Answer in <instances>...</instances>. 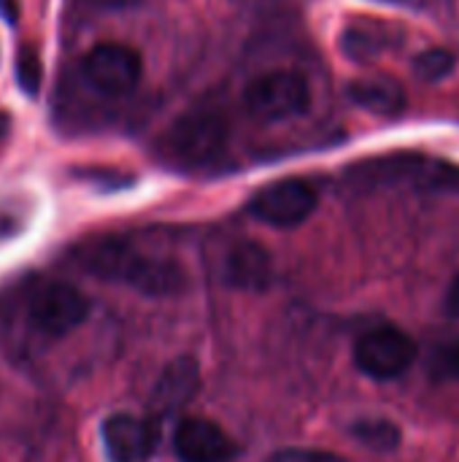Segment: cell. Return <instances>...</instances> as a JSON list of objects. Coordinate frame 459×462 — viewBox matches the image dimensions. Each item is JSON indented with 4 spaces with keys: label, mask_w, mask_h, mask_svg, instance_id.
<instances>
[{
    "label": "cell",
    "mask_w": 459,
    "mask_h": 462,
    "mask_svg": "<svg viewBox=\"0 0 459 462\" xmlns=\"http://www.w3.org/2000/svg\"><path fill=\"white\" fill-rule=\"evenodd\" d=\"M76 263L95 279L133 287L149 298H173L187 287V273L179 263L149 257L122 238H95L78 246Z\"/></svg>",
    "instance_id": "obj_1"
},
{
    "label": "cell",
    "mask_w": 459,
    "mask_h": 462,
    "mask_svg": "<svg viewBox=\"0 0 459 462\" xmlns=\"http://www.w3.org/2000/svg\"><path fill=\"white\" fill-rule=\"evenodd\" d=\"M230 141V122L216 108H192L162 133L160 154L179 168H206L216 162Z\"/></svg>",
    "instance_id": "obj_2"
},
{
    "label": "cell",
    "mask_w": 459,
    "mask_h": 462,
    "mask_svg": "<svg viewBox=\"0 0 459 462\" xmlns=\"http://www.w3.org/2000/svg\"><path fill=\"white\" fill-rule=\"evenodd\" d=\"M311 87L308 79L298 70H268L254 76L243 89V108L252 119L273 125L289 122L308 111Z\"/></svg>",
    "instance_id": "obj_3"
},
{
    "label": "cell",
    "mask_w": 459,
    "mask_h": 462,
    "mask_svg": "<svg viewBox=\"0 0 459 462\" xmlns=\"http://www.w3.org/2000/svg\"><path fill=\"white\" fill-rule=\"evenodd\" d=\"M81 76L106 97H127L143 79V60L127 43H97L81 57Z\"/></svg>",
    "instance_id": "obj_4"
},
{
    "label": "cell",
    "mask_w": 459,
    "mask_h": 462,
    "mask_svg": "<svg viewBox=\"0 0 459 462\" xmlns=\"http://www.w3.org/2000/svg\"><path fill=\"white\" fill-rule=\"evenodd\" d=\"M89 317V300L84 292L65 282H46L35 287L27 298L30 325L49 338H62L81 328Z\"/></svg>",
    "instance_id": "obj_5"
},
{
    "label": "cell",
    "mask_w": 459,
    "mask_h": 462,
    "mask_svg": "<svg viewBox=\"0 0 459 462\" xmlns=\"http://www.w3.org/2000/svg\"><path fill=\"white\" fill-rule=\"evenodd\" d=\"M417 355L419 352H417L414 338L398 328L368 330L354 346L357 368L376 382H390V379L403 376L414 365Z\"/></svg>",
    "instance_id": "obj_6"
},
{
    "label": "cell",
    "mask_w": 459,
    "mask_h": 462,
    "mask_svg": "<svg viewBox=\"0 0 459 462\" xmlns=\"http://www.w3.org/2000/svg\"><path fill=\"white\" fill-rule=\"evenodd\" d=\"M319 198L317 189L303 179H281L257 189L249 200V214L273 227H295L306 222Z\"/></svg>",
    "instance_id": "obj_7"
},
{
    "label": "cell",
    "mask_w": 459,
    "mask_h": 462,
    "mask_svg": "<svg viewBox=\"0 0 459 462\" xmlns=\"http://www.w3.org/2000/svg\"><path fill=\"white\" fill-rule=\"evenodd\" d=\"M154 422L130 414H114L103 422V447L111 462H143L157 449Z\"/></svg>",
    "instance_id": "obj_8"
},
{
    "label": "cell",
    "mask_w": 459,
    "mask_h": 462,
    "mask_svg": "<svg viewBox=\"0 0 459 462\" xmlns=\"http://www.w3.org/2000/svg\"><path fill=\"white\" fill-rule=\"evenodd\" d=\"M173 449L181 462H227L238 452L233 439L208 420H184L176 428Z\"/></svg>",
    "instance_id": "obj_9"
},
{
    "label": "cell",
    "mask_w": 459,
    "mask_h": 462,
    "mask_svg": "<svg viewBox=\"0 0 459 462\" xmlns=\"http://www.w3.org/2000/svg\"><path fill=\"white\" fill-rule=\"evenodd\" d=\"M197 390H200V365L195 357L181 355V357L170 360L165 365V371L160 374V379L151 390L149 406H151L154 417L162 420V417L181 411L195 398Z\"/></svg>",
    "instance_id": "obj_10"
},
{
    "label": "cell",
    "mask_w": 459,
    "mask_h": 462,
    "mask_svg": "<svg viewBox=\"0 0 459 462\" xmlns=\"http://www.w3.org/2000/svg\"><path fill=\"white\" fill-rule=\"evenodd\" d=\"M222 279L235 290H265L273 279L271 254L254 241H238L222 260Z\"/></svg>",
    "instance_id": "obj_11"
},
{
    "label": "cell",
    "mask_w": 459,
    "mask_h": 462,
    "mask_svg": "<svg viewBox=\"0 0 459 462\" xmlns=\"http://www.w3.org/2000/svg\"><path fill=\"white\" fill-rule=\"evenodd\" d=\"M349 95L357 106L373 111V114H400L406 108V92L392 79H363L349 87Z\"/></svg>",
    "instance_id": "obj_12"
},
{
    "label": "cell",
    "mask_w": 459,
    "mask_h": 462,
    "mask_svg": "<svg viewBox=\"0 0 459 462\" xmlns=\"http://www.w3.org/2000/svg\"><path fill=\"white\" fill-rule=\"evenodd\" d=\"M392 46L390 30L384 24H354L344 32V49L352 57H373Z\"/></svg>",
    "instance_id": "obj_13"
},
{
    "label": "cell",
    "mask_w": 459,
    "mask_h": 462,
    "mask_svg": "<svg viewBox=\"0 0 459 462\" xmlns=\"http://www.w3.org/2000/svg\"><path fill=\"white\" fill-rule=\"evenodd\" d=\"M352 433L373 452H392L400 444V430L390 420H363L352 428Z\"/></svg>",
    "instance_id": "obj_14"
},
{
    "label": "cell",
    "mask_w": 459,
    "mask_h": 462,
    "mask_svg": "<svg viewBox=\"0 0 459 462\" xmlns=\"http://www.w3.org/2000/svg\"><path fill=\"white\" fill-rule=\"evenodd\" d=\"M454 70V54L446 49H427L414 60V73L422 81H441Z\"/></svg>",
    "instance_id": "obj_15"
},
{
    "label": "cell",
    "mask_w": 459,
    "mask_h": 462,
    "mask_svg": "<svg viewBox=\"0 0 459 462\" xmlns=\"http://www.w3.org/2000/svg\"><path fill=\"white\" fill-rule=\"evenodd\" d=\"M427 374L433 382H459V341L433 349L427 360Z\"/></svg>",
    "instance_id": "obj_16"
},
{
    "label": "cell",
    "mask_w": 459,
    "mask_h": 462,
    "mask_svg": "<svg viewBox=\"0 0 459 462\" xmlns=\"http://www.w3.org/2000/svg\"><path fill=\"white\" fill-rule=\"evenodd\" d=\"M268 462H346L344 457L322 449H279L273 452Z\"/></svg>",
    "instance_id": "obj_17"
},
{
    "label": "cell",
    "mask_w": 459,
    "mask_h": 462,
    "mask_svg": "<svg viewBox=\"0 0 459 462\" xmlns=\"http://www.w3.org/2000/svg\"><path fill=\"white\" fill-rule=\"evenodd\" d=\"M16 70H19L22 89H27V92H35V87H38V76H41V68H38V57H35V51H30V49H22V51H19Z\"/></svg>",
    "instance_id": "obj_18"
},
{
    "label": "cell",
    "mask_w": 459,
    "mask_h": 462,
    "mask_svg": "<svg viewBox=\"0 0 459 462\" xmlns=\"http://www.w3.org/2000/svg\"><path fill=\"white\" fill-rule=\"evenodd\" d=\"M84 5L89 8H103V11H114V8H124V5H133L138 0H81Z\"/></svg>",
    "instance_id": "obj_19"
},
{
    "label": "cell",
    "mask_w": 459,
    "mask_h": 462,
    "mask_svg": "<svg viewBox=\"0 0 459 462\" xmlns=\"http://www.w3.org/2000/svg\"><path fill=\"white\" fill-rule=\"evenodd\" d=\"M446 309H449V314L452 317H457L459 319V276L452 282V287H449V295H446Z\"/></svg>",
    "instance_id": "obj_20"
},
{
    "label": "cell",
    "mask_w": 459,
    "mask_h": 462,
    "mask_svg": "<svg viewBox=\"0 0 459 462\" xmlns=\"http://www.w3.org/2000/svg\"><path fill=\"white\" fill-rule=\"evenodd\" d=\"M8 130H11V116H8L5 111H0V143H3V138L8 135Z\"/></svg>",
    "instance_id": "obj_21"
}]
</instances>
